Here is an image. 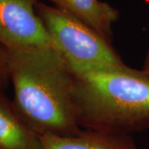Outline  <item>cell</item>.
Here are the masks:
<instances>
[{"mask_svg": "<svg viewBox=\"0 0 149 149\" xmlns=\"http://www.w3.org/2000/svg\"><path fill=\"white\" fill-rule=\"evenodd\" d=\"M7 52L13 103L27 127L38 136L79 134L74 74L57 52L52 47Z\"/></svg>", "mask_w": 149, "mask_h": 149, "instance_id": "obj_1", "label": "cell"}, {"mask_svg": "<svg viewBox=\"0 0 149 149\" xmlns=\"http://www.w3.org/2000/svg\"><path fill=\"white\" fill-rule=\"evenodd\" d=\"M82 129L131 135L149 128V74L128 65L74 74Z\"/></svg>", "mask_w": 149, "mask_h": 149, "instance_id": "obj_2", "label": "cell"}, {"mask_svg": "<svg viewBox=\"0 0 149 149\" xmlns=\"http://www.w3.org/2000/svg\"><path fill=\"white\" fill-rule=\"evenodd\" d=\"M36 12L52 47L74 75L127 65L112 47L111 42L73 15L40 2Z\"/></svg>", "mask_w": 149, "mask_h": 149, "instance_id": "obj_3", "label": "cell"}, {"mask_svg": "<svg viewBox=\"0 0 149 149\" xmlns=\"http://www.w3.org/2000/svg\"><path fill=\"white\" fill-rule=\"evenodd\" d=\"M40 0H0V45L7 50L52 47L36 12Z\"/></svg>", "mask_w": 149, "mask_h": 149, "instance_id": "obj_4", "label": "cell"}, {"mask_svg": "<svg viewBox=\"0 0 149 149\" xmlns=\"http://www.w3.org/2000/svg\"><path fill=\"white\" fill-rule=\"evenodd\" d=\"M42 149H139L131 135L82 129L74 136H39Z\"/></svg>", "mask_w": 149, "mask_h": 149, "instance_id": "obj_5", "label": "cell"}, {"mask_svg": "<svg viewBox=\"0 0 149 149\" xmlns=\"http://www.w3.org/2000/svg\"><path fill=\"white\" fill-rule=\"evenodd\" d=\"M0 149H42L40 137L27 127L13 103L1 91Z\"/></svg>", "mask_w": 149, "mask_h": 149, "instance_id": "obj_6", "label": "cell"}, {"mask_svg": "<svg viewBox=\"0 0 149 149\" xmlns=\"http://www.w3.org/2000/svg\"><path fill=\"white\" fill-rule=\"evenodd\" d=\"M55 7L73 15L111 42L112 25L118 12L100 0H49Z\"/></svg>", "mask_w": 149, "mask_h": 149, "instance_id": "obj_7", "label": "cell"}, {"mask_svg": "<svg viewBox=\"0 0 149 149\" xmlns=\"http://www.w3.org/2000/svg\"><path fill=\"white\" fill-rule=\"evenodd\" d=\"M9 80L8 52L5 47L0 45V91Z\"/></svg>", "mask_w": 149, "mask_h": 149, "instance_id": "obj_8", "label": "cell"}, {"mask_svg": "<svg viewBox=\"0 0 149 149\" xmlns=\"http://www.w3.org/2000/svg\"><path fill=\"white\" fill-rule=\"evenodd\" d=\"M142 70H143L146 74H149V47L146 52L145 57H144L143 64V68Z\"/></svg>", "mask_w": 149, "mask_h": 149, "instance_id": "obj_9", "label": "cell"}]
</instances>
